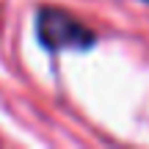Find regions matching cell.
<instances>
[{
  "label": "cell",
  "mask_w": 149,
  "mask_h": 149,
  "mask_svg": "<svg viewBox=\"0 0 149 149\" xmlns=\"http://www.w3.org/2000/svg\"><path fill=\"white\" fill-rule=\"evenodd\" d=\"M36 36L53 53H61V50H88L97 44V36L91 28H86L77 17H72L64 8H55V6L39 8Z\"/></svg>",
  "instance_id": "1"
},
{
  "label": "cell",
  "mask_w": 149,
  "mask_h": 149,
  "mask_svg": "<svg viewBox=\"0 0 149 149\" xmlns=\"http://www.w3.org/2000/svg\"><path fill=\"white\" fill-rule=\"evenodd\" d=\"M144 3H149V0H144Z\"/></svg>",
  "instance_id": "2"
}]
</instances>
